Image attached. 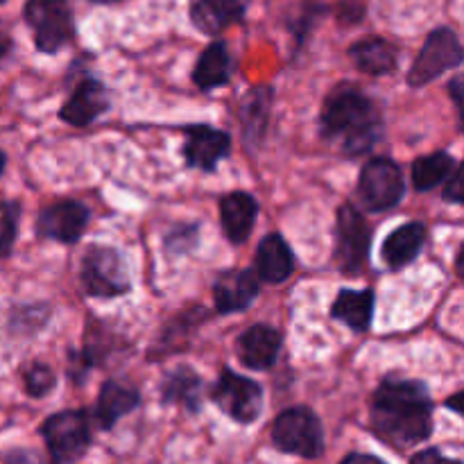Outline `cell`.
<instances>
[{
  "label": "cell",
  "mask_w": 464,
  "mask_h": 464,
  "mask_svg": "<svg viewBox=\"0 0 464 464\" xmlns=\"http://www.w3.org/2000/svg\"><path fill=\"white\" fill-rule=\"evenodd\" d=\"M370 429L397 451L415 449L433 435V399L424 381L388 374L370 401Z\"/></svg>",
  "instance_id": "obj_1"
},
{
  "label": "cell",
  "mask_w": 464,
  "mask_h": 464,
  "mask_svg": "<svg viewBox=\"0 0 464 464\" xmlns=\"http://www.w3.org/2000/svg\"><path fill=\"white\" fill-rule=\"evenodd\" d=\"M320 134L335 140L344 157H362L383 136V118L374 100L353 82H340L326 93L320 113Z\"/></svg>",
  "instance_id": "obj_2"
},
{
  "label": "cell",
  "mask_w": 464,
  "mask_h": 464,
  "mask_svg": "<svg viewBox=\"0 0 464 464\" xmlns=\"http://www.w3.org/2000/svg\"><path fill=\"white\" fill-rule=\"evenodd\" d=\"M80 284L86 297L113 299L131 290V272L125 254L113 245H86L80 261Z\"/></svg>",
  "instance_id": "obj_3"
},
{
  "label": "cell",
  "mask_w": 464,
  "mask_h": 464,
  "mask_svg": "<svg viewBox=\"0 0 464 464\" xmlns=\"http://www.w3.org/2000/svg\"><path fill=\"white\" fill-rule=\"evenodd\" d=\"M272 444L285 456L317 460L324 456L326 440L320 417L308 406H293L279 412L272 424Z\"/></svg>",
  "instance_id": "obj_4"
},
{
  "label": "cell",
  "mask_w": 464,
  "mask_h": 464,
  "mask_svg": "<svg viewBox=\"0 0 464 464\" xmlns=\"http://www.w3.org/2000/svg\"><path fill=\"white\" fill-rule=\"evenodd\" d=\"M41 438L53 464H77L93 442L86 411H59L41 424Z\"/></svg>",
  "instance_id": "obj_5"
},
{
  "label": "cell",
  "mask_w": 464,
  "mask_h": 464,
  "mask_svg": "<svg viewBox=\"0 0 464 464\" xmlns=\"http://www.w3.org/2000/svg\"><path fill=\"white\" fill-rule=\"evenodd\" d=\"M211 401L220 408L222 415L234 420L240 426H252L261 420L263 406H266V394L261 383H256L249 376H240L238 372L225 370L218 376L216 385L208 390Z\"/></svg>",
  "instance_id": "obj_6"
},
{
  "label": "cell",
  "mask_w": 464,
  "mask_h": 464,
  "mask_svg": "<svg viewBox=\"0 0 464 464\" xmlns=\"http://www.w3.org/2000/svg\"><path fill=\"white\" fill-rule=\"evenodd\" d=\"M23 18L32 27L36 50L44 54H57L75 36V18L68 0H27Z\"/></svg>",
  "instance_id": "obj_7"
},
{
  "label": "cell",
  "mask_w": 464,
  "mask_h": 464,
  "mask_svg": "<svg viewBox=\"0 0 464 464\" xmlns=\"http://www.w3.org/2000/svg\"><path fill=\"white\" fill-rule=\"evenodd\" d=\"M334 263L343 275H356L365 267L372 247V229L353 204H343L335 211Z\"/></svg>",
  "instance_id": "obj_8"
},
{
  "label": "cell",
  "mask_w": 464,
  "mask_h": 464,
  "mask_svg": "<svg viewBox=\"0 0 464 464\" xmlns=\"http://www.w3.org/2000/svg\"><path fill=\"white\" fill-rule=\"evenodd\" d=\"M406 195V177L390 157H370L358 179V198L367 211L383 213L397 207Z\"/></svg>",
  "instance_id": "obj_9"
},
{
  "label": "cell",
  "mask_w": 464,
  "mask_h": 464,
  "mask_svg": "<svg viewBox=\"0 0 464 464\" xmlns=\"http://www.w3.org/2000/svg\"><path fill=\"white\" fill-rule=\"evenodd\" d=\"M462 59L464 53L460 36H458L451 27H435V30L426 36L420 54H417L411 71H408V86L421 89V86L435 82L440 75L451 71V68L460 66Z\"/></svg>",
  "instance_id": "obj_10"
},
{
  "label": "cell",
  "mask_w": 464,
  "mask_h": 464,
  "mask_svg": "<svg viewBox=\"0 0 464 464\" xmlns=\"http://www.w3.org/2000/svg\"><path fill=\"white\" fill-rule=\"evenodd\" d=\"M91 222L89 207H84L77 199H62L57 204H50L36 218V236L44 240H54L62 245H75L84 236L86 227Z\"/></svg>",
  "instance_id": "obj_11"
},
{
  "label": "cell",
  "mask_w": 464,
  "mask_h": 464,
  "mask_svg": "<svg viewBox=\"0 0 464 464\" xmlns=\"http://www.w3.org/2000/svg\"><path fill=\"white\" fill-rule=\"evenodd\" d=\"M184 161L186 166L199 172H216L218 163L229 157L231 136L225 130L198 122L184 127Z\"/></svg>",
  "instance_id": "obj_12"
},
{
  "label": "cell",
  "mask_w": 464,
  "mask_h": 464,
  "mask_svg": "<svg viewBox=\"0 0 464 464\" xmlns=\"http://www.w3.org/2000/svg\"><path fill=\"white\" fill-rule=\"evenodd\" d=\"M109 109H111V95H109L104 82L86 75L63 100L62 109H59V121L72 127H89Z\"/></svg>",
  "instance_id": "obj_13"
},
{
  "label": "cell",
  "mask_w": 464,
  "mask_h": 464,
  "mask_svg": "<svg viewBox=\"0 0 464 464\" xmlns=\"http://www.w3.org/2000/svg\"><path fill=\"white\" fill-rule=\"evenodd\" d=\"M258 295H261V279L247 267L225 270L213 284V304L220 315L247 311Z\"/></svg>",
  "instance_id": "obj_14"
},
{
  "label": "cell",
  "mask_w": 464,
  "mask_h": 464,
  "mask_svg": "<svg viewBox=\"0 0 464 464\" xmlns=\"http://www.w3.org/2000/svg\"><path fill=\"white\" fill-rule=\"evenodd\" d=\"M281 347H284V335L279 329L270 324H252L240 334L238 343H236V352H238V361L243 367L252 372H266L272 370L279 361Z\"/></svg>",
  "instance_id": "obj_15"
},
{
  "label": "cell",
  "mask_w": 464,
  "mask_h": 464,
  "mask_svg": "<svg viewBox=\"0 0 464 464\" xmlns=\"http://www.w3.org/2000/svg\"><path fill=\"white\" fill-rule=\"evenodd\" d=\"M272 102H275V89L267 84L254 86L240 100V131H243L245 148H249L252 152H256L266 143V134L272 116Z\"/></svg>",
  "instance_id": "obj_16"
},
{
  "label": "cell",
  "mask_w": 464,
  "mask_h": 464,
  "mask_svg": "<svg viewBox=\"0 0 464 464\" xmlns=\"http://www.w3.org/2000/svg\"><path fill=\"white\" fill-rule=\"evenodd\" d=\"M258 218V202L247 190H231L220 198L222 234L231 245H243L252 236Z\"/></svg>",
  "instance_id": "obj_17"
},
{
  "label": "cell",
  "mask_w": 464,
  "mask_h": 464,
  "mask_svg": "<svg viewBox=\"0 0 464 464\" xmlns=\"http://www.w3.org/2000/svg\"><path fill=\"white\" fill-rule=\"evenodd\" d=\"M159 397L163 406H179L190 415H198L204 406L202 376L188 365L172 367L159 385Z\"/></svg>",
  "instance_id": "obj_18"
},
{
  "label": "cell",
  "mask_w": 464,
  "mask_h": 464,
  "mask_svg": "<svg viewBox=\"0 0 464 464\" xmlns=\"http://www.w3.org/2000/svg\"><path fill=\"white\" fill-rule=\"evenodd\" d=\"M140 406V392L131 385L122 383L118 379H107L98 392V401H95L93 420L100 430L109 433L113 426L134 412Z\"/></svg>",
  "instance_id": "obj_19"
},
{
  "label": "cell",
  "mask_w": 464,
  "mask_h": 464,
  "mask_svg": "<svg viewBox=\"0 0 464 464\" xmlns=\"http://www.w3.org/2000/svg\"><path fill=\"white\" fill-rule=\"evenodd\" d=\"M252 0H193L190 21L202 34H220L234 23H240L247 14Z\"/></svg>",
  "instance_id": "obj_20"
},
{
  "label": "cell",
  "mask_w": 464,
  "mask_h": 464,
  "mask_svg": "<svg viewBox=\"0 0 464 464\" xmlns=\"http://www.w3.org/2000/svg\"><path fill=\"white\" fill-rule=\"evenodd\" d=\"M256 275L266 284H284L295 272V254L281 234H267L256 249Z\"/></svg>",
  "instance_id": "obj_21"
},
{
  "label": "cell",
  "mask_w": 464,
  "mask_h": 464,
  "mask_svg": "<svg viewBox=\"0 0 464 464\" xmlns=\"http://www.w3.org/2000/svg\"><path fill=\"white\" fill-rule=\"evenodd\" d=\"M374 308L376 295L372 288H343L335 295L334 304H331V317L347 326V329L356 331V334H365V331H370L372 320H374Z\"/></svg>",
  "instance_id": "obj_22"
},
{
  "label": "cell",
  "mask_w": 464,
  "mask_h": 464,
  "mask_svg": "<svg viewBox=\"0 0 464 464\" xmlns=\"http://www.w3.org/2000/svg\"><path fill=\"white\" fill-rule=\"evenodd\" d=\"M426 243V225L424 222H406L397 227L392 234L381 245V258L388 266V270H401L411 266L421 254Z\"/></svg>",
  "instance_id": "obj_23"
},
{
  "label": "cell",
  "mask_w": 464,
  "mask_h": 464,
  "mask_svg": "<svg viewBox=\"0 0 464 464\" xmlns=\"http://www.w3.org/2000/svg\"><path fill=\"white\" fill-rule=\"evenodd\" d=\"M349 59L358 71L367 75H390L399 66V50L397 45L390 44L383 36H367V39L356 41L349 48Z\"/></svg>",
  "instance_id": "obj_24"
},
{
  "label": "cell",
  "mask_w": 464,
  "mask_h": 464,
  "mask_svg": "<svg viewBox=\"0 0 464 464\" xmlns=\"http://www.w3.org/2000/svg\"><path fill=\"white\" fill-rule=\"evenodd\" d=\"M231 80V54L225 41H213L199 54L193 68V82L202 93L220 89Z\"/></svg>",
  "instance_id": "obj_25"
},
{
  "label": "cell",
  "mask_w": 464,
  "mask_h": 464,
  "mask_svg": "<svg viewBox=\"0 0 464 464\" xmlns=\"http://www.w3.org/2000/svg\"><path fill=\"white\" fill-rule=\"evenodd\" d=\"M458 161L449 152H433L415 159L412 163V186L417 193L438 188L447 181V177L456 170Z\"/></svg>",
  "instance_id": "obj_26"
},
{
  "label": "cell",
  "mask_w": 464,
  "mask_h": 464,
  "mask_svg": "<svg viewBox=\"0 0 464 464\" xmlns=\"http://www.w3.org/2000/svg\"><path fill=\"white\" fill-rule=\"evenodd\" d=\"M18 225H21V202L0 199V258L12 254L18 238Z\"/></svg>",
  "instance_id": "obj_27"
},
{
  "label": "cell",
  "mask_w": 464,
  "mask_h": 464,
  "mask_svg": "<svg viewBox=\"0 0 464 464\" xmlns=\"http://www.w3.org/2000/svg\"><path fill=\"white\" fill-rule=\"evenodd\" d=\"M23 388L25 394L32 399H45L54 388H57V374L45 362H32L25 372H23Z\"/></svg>",
  "instance_id": "obj_28"
},
{
  "label": "cell",
  "mask_w": 464,
  "mask_h": 464,
  "mask_svg": "<svg viewBox=\"0 0 464 464\" xmlns=\"http://www.w3.org/2000/svg\"><path fill=\"white\" fill-rule=\"evenodd\" d=\"M199 245V225L198 222H186V225H175L163 238V247L170 256H186L195 252Z\"/></svg>",
  "instance_id": "obj_29"
},
{
  "label": "cell",
  "mask_w": 464,
  "mask_h": 464,
  "mask_svg": "<svg viewBox=\"0 0 464 464\" xmlns=\"http://www.w3.org/2000/svg\"><path fill=\"white\" fill-rule=\"evenodd\" d=\"M50 320V306L45 304H30V306H21L12 313L9 322L16 331H23V334H34V331H41Z\"/></svg>",
  "instance_id": "obj_30"
},
{
  "label": "cell",
  "mask_w": 464,
  "mask_h": 464,
  "mask_svg": "<svg viewBox=\"0 0 464 464\" xmlns=\"http://www.w3.org/2000/svg\"><path fill=\"white\" fill-rule=\"evenodd\" d=\"M444 199L451 204H462L464 190H462V168L460 163L456 166V170L447 177V186H444Z\"/></svg>",
  "instance_id": "obj_31"
},
{
  "label": "cell",
  "mask_w": 464,
  "mask_h": 464,
  "mask_svg": "<svg viewBox=\"0 0 464 464\" xmlns=\"http://www.w3.org/2000/svg\"><path fill=\"white\" fill-rule=\"evenodd\" d=\"M411 464H462V462L456 460V458L444 456L438 447H429L417 451L415 456L411 458Z\"/></svg>",
  "instance_id": "obj_32"
},
{
  "label": "cell",
  "mask_w": 464,
  "mask_h": 464,
  "mask_svg": "<svg viewBox=\"0 0 464 464\" xmlns=\"http://www.w3.org/2000/svg\"><path fill=\"white\" fill-rule=\"evenodd\" d=\"M5 464H44L41 456L32 449H12L7 456L3 458Z\"/></svg>",
  "instance_id": "obj_33"
},
{
  "label": "cell",
  "mask_w": 464,
  "mask_h": 464,
  "mask_svg": "<svg viewBox=\"0 0 464 464\" xmlns=\"http://www.w3.org/2000/svg\"><path fill=\"white\" fill-rule=\"evenodd\" d=\"M462 89H464V86H462V77L456 75L451 80V84H449V93H451L453 104H456V111H458V118H460V122H462V104H464Z\"/></svg>",
  "instance_id": "obj_34"
},
{
  "label": "cell",
  "mask_w": 464,
  "mask_h": 464,
  "mask_svg": "<svg viewBox=\"0 0 464 464\" xmlns=\"http://www.w3.org/2000/svg\"><path fill=\"white\" fill-rule=\"evenodd\" d=\"M340 464H388L383 458L374 456V453H349L343 458Z\"/></svg>",
  "instance_id": "obj_35"
},
{
  "label": "cell",
  "mask_w": 464,
  "mask_h": 464,
  "mask_svg": "<svg viewBox=\"0 0 464 464\" xmlns=\"http://www.w3.org/2000/svg\"><path fill=\"white\" fill-rule=\"evenodd\" d=\"M12 48H14V41L9 39L3 30H0V63H3V59L12 53Z\"/></svg>",
  "instance_id": "obj_36"
},
{
  "label": "cell",
  "mask_w": 464,
  "mask_h": 464,
  "mask_svg": "<svg viewBox=\"0 0 464 464\" xmlns=\"http://www.w3.org/2000/svg\"><path fill=\"white\" fill-rule=\"evenodd\" d=\"M460 401H462V392H460V390H458V392L453 394L451 399H447V401H444V406L451 408V411L456 412V415H462V406H460Z\"/></svg>",
  "instance_id": "obj_37"
},
{
  "label": "cell",
  "mask_w": 464,
  "mask_h": 464,
  "mask_svg": "<svg viewBox=\"0 0 464 464\" xmlns=\"http://www.w3.org/2000/svg\"><path fill=\"white\" fill-rule=\"evenodd\" d=\"M5 168H7V154H5L3 150H0V177H3Z\"/></svg>",
  "instance_id": "obj_38"
},
{
  "label": "cell",
  "mask_w": 464,
  "mask_h": 464,
  "mask_svg": "<svg viewBox=\"0 0 464 464\" xmlns=\"http://www.w3.org/2000/svg\"><path fill=\"white\" fill-rule=\"evenodd\" d=\"M98 5H113V3H121V0H93Z\"/></svg>",
  "instance_id": "obj_39"
},
{
  "label": "cell",
  "mask_w": 464,
  "mask_h": 464,
  "mask_svg": "<svg viewBox=\"0 0 464 464\" xmlns=\"http://www.w3.org/2000/svg\"><path fill=\"white\" fill-rule=\"evenodd\" d=\"M5 3V0H0V5H3Z\"/></svg>",
  "instance_id": "obj_40"
}]
</instances>
